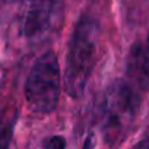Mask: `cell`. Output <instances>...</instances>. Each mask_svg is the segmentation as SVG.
I'll list each match as a JSON object with an SVG mask.
<instances>
[{
  "mask_svg": "<svg viewBox=\"0 0 149 149\" xmlns=\"http://www.w3.org/2000/svg\"><path fill=\"white\" fill-rule=\"evenodd\" d=\"M61 72L60 63L53 50L44 51L34 61L24 86L25 101L32 113L51 114L60 100Z\"/></svg>",
  "mask_w": 149,
  "mask_h": 149,
  "instance_id": "3",
  "label": "cell"
},
{
  "mask_svg": "<svg viewBox=\"0 0 149 149\" xmlns=\"http://www.w3.org/2000/svg\"><path fill=\"white\" fill-rule=\"evenodd\" d=\"M44 148L45 149H64L66 148V140L60 136H51L50 139L45 140Z\"/></svg>",
  "mask_w": 149,
  "mask_h": 149,
  "instance_id": "7",
  "label": "cell"
},
{
  "mask_svg": "<svg viewBox=\"0 0 149 149\" xmlns=\"http://www.w3.org/2000/svg\"><path fill=\"white\" fill-rule=\"evenodd\" d=\"M133 149H149V132H148V134H146Z\"/></svg>",
  "mask_w": 149,
  "mask_h": 149,
  "instance_id": "8",
  "label": "cell"
},
{
  "mask_svg": "<svg viewBox=\"0 0 149 149\" xmlns=\"http://www.w3.org/2000/svg\"><path fill=\"white\" fill-rule=\"evenodd\" d=\"M140 107L139 94L126 81H114L100 104V126L108 146H118L130 133Z\"/></svg>",
  "mask_w": 149,
  "mask_h": 149,
  "instance_id": "2",
  "label": "cell"
},
{
  "mask_svg": "<svg viewBox=\"0 0 149 149\" xmlns=\"http://www.w3.org/2000/svg\"><path fill=\"white\" fill-rule=\"evenodd\" d=\"M57 0H18V26L22 37L35 40L51 25Z\"/></svg>",
  "mask_w": 149,
  "mask_h": 149,
  "instance_id": "4",
  "label": "cell"
},
{
  "mask_svg": "<svg viewBox=\"0 0 149 149\" xmlns=\"http://www.w3.org/2000/svg\"><path fill=\"white\" fill-rule=\"evenodd\" d=\"M139 85L142 86V89L149 91V32L139 57Z\"/></svg>",
  "mask_w": 149,
  "mask_h": 149,
  "instance_id": "6",
  "label": "cell"
},
{
  "mask_svg": "<svg viewBox=\"0 0 149 149\" xmlns=\"http://www.w3.org/2000/svg\"><path fill=\"white\" fill-rule=\"evenodd\" d=\"M100 28L95 19L84 16L74 26L66 57L64 91L72 98H81L86 89L98 54Z\"/></svg>",
  "mask_w": 149,
  "mask_h": 149,
  "instance_id": "1",
  "label": "cell"
},
{
  "mask_svg": "<svg viewBox=\"0 0 149 149\" xmlns=\"http://www.w3.org/2000/svg\"><path fill=\"white\" fill-rule=\"evenodd\" d=\"M16 120L18 113L12 108H8L0 114V149H10Z\"/></svg>",
  "mask_w": 149,
  "mask_h": 149,
  "instance_id": "5",
  "label": "cell"
}]
</instances>
